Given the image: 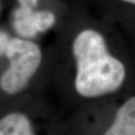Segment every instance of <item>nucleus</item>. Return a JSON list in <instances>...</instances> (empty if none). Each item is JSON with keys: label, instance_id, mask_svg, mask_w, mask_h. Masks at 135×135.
Wrapping results in <instances>:
<instances>
[{"label": "nucleus", "instance_id": "obj_6", "mask_svg": "<svg viewBox=\"0 0 135 135\" xmlns=\"http://www.w3.org/2000/svg\"><path fill=\"white\" fill-rule=\"evenodd\" d=\"M56 17L51 11L41 10L34 12V23L38 32H45L53 26Z\"/></svg>", "mask_w": 135, "mask_h": 135}, {"label": "nucleus", "instance_id": "obj_2", "mask_svg": "<svg viewBox=\"0 0 135 135\" xmlns=\"http://www.w3.org/2000/svg\"><path fill=\"white\" fill-rule=\"evenodd\" d=\"M4 56L9 65L0 76V91L7 96H15L25 90L38 71L42 51L32 41L11 38Z\"/></svg>", "mask_w": 135, "mask_h": 135}, {"label": "nucleus", "instance_id": "obj_5", "mask_svg": "<svg viewBox=\"0 0 135 135\" xmlns=\"http://www.w3.org/2000/svg\"><path fill=\"white\" fill-rule=\"evenodd\" d=\"M35 11L19 6L13 14V26L16 32L25 38H32L38 33L34 23Z\"/></svg>", "mask_w": 135, "mask_h": 135}, {"label": "nucleus", "instance_id": "obj_3", "mask_svg": "<svg viewBox=\"0 0 135 135\" xmlns=\"http://www.w3.org/2000/svg\"><path fill=\"white\" fill-rule=\"evenodd\" d=\"M0 135H37L30 118L18 110L0 113Z\"/></svg>", "mask_w": 135, "mask_h": 135}, {"label": "nucleus", "instance_id": "obj_9", "mask_svg": "<svg viewBox=\"0 0 135 135\" xmlns=\"http://www.w3.org/2000/svg\"><path fill=\"white\" fill-rule=\"evenodd\" d=\"M125 4H132V5H135V0H119Z\"/></svg>", "mask_w": 135, "mask_h": 135}, {"label": "nucleus", "instance_id": "obj_8", "mask_svg": "<svg viewBox=\"0 0 135 135\" xmlns=\"http://www.w3.org/2000/svg\"><path fill=\"white\" fill-rule=\"evenodd\" d=\"M19 6L29 8V9L34 10L38 6V0H18Z\"/></svg>", "mask_w": 135, "mask_h": 135}, {"label": "nucleus", "instance_id": "obj_4", "mask_svg": "<svg viewBox=\"0 0 135 135\" xmlns=\"http://www.w3.org/2000/svg\"><path fill=\"white\" fill-rule=\"evenodd\" d=\"M105 135H135V97H132L118 110L113 124Z\"/></svg>", "mask_w": 135, "mask_h": 135}, {"label": "nucleus", "instance_id": "obj_10", "mask_svg": "<svg viewBox=\"0 0 135 135\" xmlns=\"http://www.w3.org/2000/svg\"><path fill=\"white\" fill-rule=\"evenodd\" d=\"M0 12H1V3H0Z\"/></svg>", "mask_w": 135, "mask_h": 135}, {"label": "nucleus", "instance_id": "obj_1", "mask_svg": "<svg viewBox=\"0 0 135 135\" xmlns=\"http://www.w3.org/2000/svg\"><path fill=\"white\" fill-rule=\"evenodd\" d=\"M76 61V91L85 98L114 93L125 81L126 70L120 59L109 51L101 32L85 28L78 32L71 45Z\"/></svg>", "mask_w": 135, "mask_h": 135}, {"label": "nucleus", "instance_id": "obj_7", "mask_svg": "<svg viewBox=\"0 0 135 135\" xmlns=\"http://www.w3.org/2000/svg\"><path fill=\"white\" fill-rule=\"evenodd\" d=\"M10 40V36L5 31L0 30V58L5 55V51H6Z\"/></svg>", "mask_w": 135, "mask_h": 135}]
</instances>
